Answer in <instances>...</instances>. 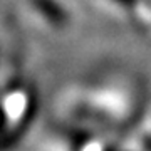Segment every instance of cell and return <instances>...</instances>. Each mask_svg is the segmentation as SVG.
Listing matches in <instances>:
<instances>
[{
  "mask_svg": "<svg viewBox=\"0 0 151 151\" xmlns=\"http://www.w3.org/2000/svg\"><path fill=\"white\" fill-rule=\"evenodd\" d=\"M32 4L42 14L44 19L47 22H50L52 25H55V27H64L67 24V20H69L65 10L55 0H32Z\"/></svg>",
  "mask_w": 151,
  "mask_h": 151,
  "instance_id": "cell-1",
  "label": "cell"
},
{
  "mask_svg": "<svg viewBox=\"0 0 151 151\" xmlns=\"http://www.w3.org/2000/svg\"><path fill=\"white\" fill-rule=\"evenodd\" d=\"M118 5H121V7H124V9H131V7H134L139 0H114Z\"/></svg>",
  "mask_w": 151,
  "mask_h": 151,
  "instance_id": "cell-2",
  "label": "cell"
},
{
  "mask_svg": "<svg viewBox=\"0 0 151 151\" xmlns=\"http://www.w3.org/2000/svg\"><path fill=\"white\" fill-rule=\"evenodd\" d=\"M5 124H7V114H5V109L0 104V131L5 128Z\"/></svg>",
  "mask_w": 151,
  "mask_h": 151,
  "instance_id": "cell-3",
  "label": "cell"
}]
</instances>
